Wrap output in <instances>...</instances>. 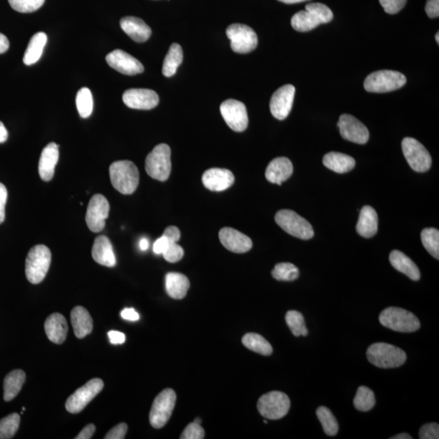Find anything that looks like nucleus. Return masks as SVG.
Returning <instances> with one entry per match:
<instances>
[{
	"label": "nucleus",
	"instance_id": "1",
	"mask_svg": "<svg viewBox=\"0 0 439 439\" xmlns=\"http://www.w3.org/2000/svg\"><path fill=\"white\" fill-rule=\"evenodd\" d=\"M109 174L113 187L123 195H131L140 183V172L131 160L115 161L110 165Z\"/></svg>",
	"mask_w": 439,
	"mask_h": 439
},
{
	"label": "nucleus",
	"instance_id": "2",
	"mask_svg": "<svg viewBox=\"0 0 439 439\" xmlns=\"http://www.w3.org/2000/svg\"><path fill=\"white\" fill-rule=\"evenodd\" d=\"M52 253L45 245H36L28 253L26 260V275L32 284H39L49 270Z\"/></svg>",
	"mask_w": 439,
	"mask_h": 439
},
{
	"label": "nucleus",
	"instance_id": "3",
	"mask_svg": "<svg viewBox=\"0 0 439 439\" xmlns=\"http://www.w3.org/2000/svg\"><path fill=\"white\" fill-rule=\"evenodd\" d=\"M368 362L377 368H393L403 365L407 359L404 351L384 343L373 344L367 350Z\"/></svg>",
	"mask_w": 439,
	"mask_h": 439
},
{
	"label": "nucleus",
	"instance_id": "4",
	"mask_svg": "<svg viewBox=\"0 0 439 439\" xmlns=\"http://www.w3.org/2000/svg\"><path fill=\"white\" fill-rule=\"evenodd\" d=\"M379 321L388 329L401 333H413L420 327L418 318L413 312L396 307L384 309L379 316Z\"/></svg>",
	"mask_w": 439,
	"mask_h": 439
},
{
	"label": "nucleus",
	"instance_id": "5",
	"mask_svg": "<svg viewBox=\"0 0 439 439\" xmlns=\"http://www.w3.org/2000/svg\"><path fill=\"white\" fill-rule=\"evenodd\" d=\"M145 169L151 178L160 182L167 181L172 169L169 146L161 143L155 147L147 156Z\"/></svg>",
	"mask_w": 439,
	"mask_h": 439
},
{
	"label": "nucleus",
	"instance_id": "6",
	"mask_svg": "<svg viewBox=\"0 0 439 439\" xmlns=\"http://www.w3.org/2000/svg\"><path fill=\"white\" fill-rule=\"evenodd\" d=\"M407 82V78L400 72L380 71L371 73L364 82V89L371 93H386L400 89Z\"/></svg>",
	"mask_w": 439,
	"mask_h": 439
},
{
	"label": "nucleus",
	"instance_id": "7",
	"mask_svg": "<svg viewBox=\"0 0 439 439\" xmlns=\"http://www.w3.org/2000/svg\"><path fill=\"white\" fill-rule=\"evenodd\" d=\"M275 221L285 232L295 238L308 240L314 236L312 225L294 211L284 209L277 212Z\"/></svg>",
	"mask_w": 439,
	"mask_h": 439
},
{
	"label": "nucleus",
	"instance_id": "8",
	"mask_svg": "<svg viewBox=\"0 0 439 439\" xmlns=\"http://www.w3.org/2000/svg\"><path fill=\"white\" fill-rule=\"evenodd\" d=\"M290 408L289 397L283 392L271 391L258 400L257 409L262 417L270 420H279L288 413Z\"/></svg>",
	"mask_w": 439,
	"mask_h": 439
},
{
	"label": "nucleus",
	"instance_id": "9",
	"mask_svg": "<svg viewBox=\"0 0 439 439\" xmlns=\"http://www.w3.org/2000/svg\"><path fill=\"white\" fill-rule=\"evenodd\" d=\"M402 150L410 167L415 172L424 173L431 169L432 159L429 152L415 138H404L402 141Z\"/></svg>",
	"mask_w": 439,
	"mask_h": 439
},
{
	"label": "nucleus",
	"instance_id": "10",
	"mask_svg": "<svg viewBox=\"0 0 439 439\" xmlns=\"http://www.w3.org/2000/svg\"><path fill=\"white\" fill-rule=\"evenodd\" d=\"M226 35L230 40V47L234 53L247 54L255 50L258 37L255 31L246 25L233 24L226 29Z\"/></svg>",
	"mask_w": 439,
	"mask_h": 439
},
{
	"label": "nucleus",
	"instance_id": "11",
	"mask_svg": "<svg viewBox=\"0 0 439 439\" xmlns=\"http://www.w3.org/2000/svg\"><path fill=\"white\" fill-rule=\"evenodd\" d=\"M176 399L177 397L175 391L169 388L156 397L149 415L152 427L160 429L165 426L173 413Z\"/></svg>",
	"mask_w": 439,
	"mask_h": 439
},
{
	"label": "nucleus",
	"instance_id": "12",
	"mask_svg": "<svg viewBox=\"0 0 439 439\" xmlns=\"http://www.w3.org/2000/svg\"><path fill=\"white\" fill-rule=\"evenodd\" d=\"M104 388V382L100 378L91 379V381L77 389L68 397L66 408L68 413L77 414L82 412L88 404L99 395Z\"/></svg>",
	"mask_w": 439,
	"mask_h": 439
},
{
	"label": "nucleus",
	"instance_id": "13",
	"mask_svg": "<svg viewBox=\"0 0 439 439\" xmlns=\"http://www.w3.org/2000/svg\"><path fill=\"white\" fill-rule=\"evenodd\" d=\"M221 113L231 129L235 132H243L248 126V115L246 106L242 102L227 100L221 104Z\"/></svg>",
	"mask_w": 439,
	"mask_h": 439
},
{
	"label": "nucleus",
	"instance_id": "14",
	"mask_svg": "<svg viewBox=\"0 0 439 439\" xmlns=\"http://www.w3.org/2000/svg\"><path fill=\"white\" fill-rule=\"evenodd\" d=\"M109 210V203L103 195L98 194L91 198L87 207L86 221L92 232L98 233L104 230Z\"/></svg>",
	"mask_w": 439,
	"mask_h": 439
},
{
	"label": "nucleus",
	"instance_id": "15",
	"mask_svg": "<svg viewBox=\"0 0 439 439\" xmlns=\"http://www.w3.org/2000/svg\"><path fill=\"white\" fill-rule=\"evenodd\" d=\"M338 126L341 136L345 140L358 144H365L368 141V129L353 115H341Z\"/></svg>",
	"mask_w": 439,
	"mask_h": 439
},
{
	"label": "nucleus",
	"instance_id": "16",
	"mask_svg": "<svg viewBox=\"0 0 439 439\" xmlns=\"http://www.w3.org/2000/svg\"><path fill=\"white\" fill-rule=\"evenodd\" d=\"M106 62L110 67L124 75H140L144 71V67L140 61L122 50H115L108 54Z\"/></svg>",
	"mask_w": 439,
	"mask_h": 439
},
{
	"label": "nucleus",
	"instance_id": "17",
	"mask_svg": "<svg viewBox=\"0 0 439 439\" xmlns=\"http://www.w3.org/2000/svg\"><path fill=\"white\" fill-rule=\"evenodd\" d=\"M295 88L292 85H285L277 89L270 100V112L274 117L283 121L288 117L292 109Z\"/></svg>",
	"mask_w": 439,
	"mask_h": 439
},
{
	"label": "nucleus",
	"instance_id": "18",
	"mask_svg": "<svg viewBox=\"0 0 439 439\" xmlns=\"http://www.w3.org/2000/svg\"><path fill=\"white\" fill-rule=\"evenodd\" d=\"M124 104L129 109L151 110L159 104L156 92L149 89H129L124 92Z\"/></svg>",
	"mask_w": 439,
	"mask_h": 439
},
{
	"label": "nucleus",
	"instance_id": "19",
	"mask_svg": "<svg viewBox=\"0 0 439 439\" xmlns=\"http://www.w3.org/2000/svg\"><path fill=\"white\" fill-rule=\"evenodd\" d=\"M221 244L234 253H245L251 250L252 241L247 235L233 228L225 227L219 232Z\"/></svg>",
	"mask_w": 439,
	"mask_h": 439
},
{
	"label": "nucleus",
	"instance_id": "20",
	"mask_svg": "<svg viewBox=\"0 0 439 439\" xmlns=\"http://www.w3.org/2000/svg\"><path fill=\"white\" fill-rule=\"evenodd\" d=\"M202 182L212 192H224L233 186L234 176L229 169L212 168L203 174Z\"/></svg>",
	"mask_w": 439,
	"mask_h": 439
},
{
	"label": "nucleus",
	"instance_id": "21",
	"mask_svg": "<svg viewBox=\"0 0 439 439\" xmlns=\"http://www.w3.org/2000/svg\"><path fill=\"white\" fill-rule=\"evenodd\" d=\"M59 147L55 142H50L41 151L39 173L40 178L45 182H50L54 177L55 168L59 160Z\"/></svg>",
	"mask_w": 439,
	"mask_h": 439
},
{
	"label": "nucleus",
	"instance_id": "22",
	"mask_svg": "<svg viewBox=\"0 0 439 439\" xmlns=\"http://www.w3.org/2000/svg\"><path fill=\"white\" fill-rule=\"evenodd\" d=\"M293 165L286 157H279L272 160L268 165L265 171V178L271 183L281 186L293 174Z\"/></svg>",
	"mask_w": 439,
	"mask_h": 439
},
{
	"label": "nucleus",
	"instance_id": "23",
	"mask_svg": "<svg viewBox=\"0 0 439 439\" xmlns=\"http://www.w3.org/2000/svg\"><path fill=\"white\" fill-rule=\"evenodd\" d=\"M120 25L124 33L137 43H144L151 35V28L140 18L124 17L120 22Z\"/></svg>",
	"mask_w": 439,
	"mask_h": 439
},
{
	"label": "nucleus",
	"instance_id": "24",
	"mask_svg": "<svg viewBox=\"0 0 439 439\" xmlns=\"http://www.w3.org/2000/svg\"><path fill=\"white\" fill-rule=\"evenodd\" d=\"M44 329L49 340L55 344H63L67 338L68 324L62 314L55 312L49 316L45 321Z\"/></svg>",
	"mask_w": 439,
	"mask_h": 439
},
{
	"label": "nucleus",
	"instance_id": "25",
	"mask_svg": "<svg viewBox=\"0 0 439 439\" xmlns=\"http://www.w3.org/2000/svg\"><path fill=\"white\" fill-rule=\"evenodd\" d=\"M92 257L95 262L106 267L112 268L117 263L113 245L104 235H100L95 239L92 247Z\"/></svg>",
	"mask_w": 439,
	"mask_h": 439
},
{
	"label": "nucleus",
	"instance_id": "26",
	"mask_svg": "<svg viewBox=\"0 0 439 439\" xmlns=\"http://www.w3.org/2000/svg\"><path fill=\"white\" fill-rule=\"evenodd\" d=\"M71 317L73 331L77 339L85 338L91 334L93 330V320L85 308L75 307L71 312Z\"/></svg>",
	"mask_w": 439,
	"mask_h": 439
},
{
	"label": "nucleus",
	"instance_id": "27",
	"mask_svg": "<svg viewBox=\"0 0 439 439\" xmlns=\"http://www.w3.org/2000/svg\"><path fill=\"white\" fill-rule=\"evenodd\" d=\"M377 229L378 216L375 209L371 206L363 207L357 225V233L360 236L369 239L377 234Z\"/></svg>",
	"mask_w": 439,
	"mask_h": 439
},
{
	"label": "nucleus",
	"instance_id": "28",
	"mask_svg": "<svg viewBox=\"0 0 439 439\" xmlns=\"http://www.w3.org/2000/svg\"><path fill=\"white\" fill-rule=\"evenodd\" d=\"M164 236L168 240V246L162 254L165 261L169 263H176L181 261L184 256V250L177 243L181 238V232L176 226H169L166 228Z\"/></svg>",
	"mask_w": 439,
	"mask_h": 439
},
{
	"label": "nucleus",
	"instance_id": "29",
	"mask_svg": "<svg viewBox=\"0 0 439 439\" xmlns=\"http://www.w3.org/2000/svg\"><path fill=\"white\" fill-rule=\"evenodd\" d=\"M390 262L396 270L408 276L410 279L418 281L420 279V270L415 263L400 251H393L390 254Z\"/></svg>",
	"mask_w": 439,
	"mask_h": 439
},
{
	"label": "nucleus",
	"instance_id": "30",
	"mask_svg": "<svg viewBox=\"0 0 439 439\" xmlns=\"http://www.w3.org/2000/svg\"><path fill=\"white\" fill-rule=\"evenodd\" d=\"M323 164L335 173L346 174L354 169L355 160L348 155L332 151L323 157Z\"/></svg>",
	"mask_w": 439,
	"mask_h": 439
},
{
	"label": "nucleus",
	"instance_id": "31",
	"mask_svg": "<svg viewBox=\"0 0 439 439\" xmlns=\"http://www.w3.org/2000/svg\"><path fill=\"white\" fill-rule=\"evenodd\" d=\"M165 288L171 298L182 299L187 294L189 281L186 276L179 272H169L165 277Z\"/></svg>",
	"mask_w": 439,
	"mask_h": 439
},
{
	"label": "nucleus",
	"instance_id": "32",
	"mask_svg": "<svg viewBox=\"0 0 439 439\" xmlns=\"http://www.w3.org/2000/svg\"><path fill=\"white\" fill-rule=\"evenodd\" d=\"M26 382V373L21 369H16L8 374L3 381V399L9 402L19 394Z\"/></svg>",
	"mask_w": 439,
	"mask_h": 439
},
{
	"label": "nucleus",
	"instance_id": "33",
	"mask_svg": "<svg viewBox=\"0 0 439 439\" xmlns=\"http://www.w3.org/2000/svg\"><path fill=\"white\" fill-rule=\"evenodd\" d=\"M47 41L48 36L44 32H39L32 37L23 58L26 66H32L39 62Z\"/></svg>",
	"mask_w": 439,
	"mask_h": 439
},
{
	"label": "nucleus",
	"instance_id": "34",
	"mask_svg": "<svg viewBox=\"0 0 439 439\" xmlns=\"http://www.w3.org/2000/svg\"><path fill=\"white\" fill-rule=\"evenodd\" d=\"M183 52L181 46L173 44L165 58L162 73L165 77H170L175 75L183 62Z\"/></svg>",
	"mask_w": 439,
	"mask_h": 439
},
{
	"label": "nucleus",
	"instance_id": "35",
	"mask_svg": "<svg viewBox=\"0 0 439 439\" xmlns=\"http://www.w3.org/2000/svg\"><path fill=\"white\" fill-rule=\"evenodd\" d=\"M320 25L321 22L315 14L307 10L295 13L291 18V26L299 32L311 31Z\"/></svg>",
	"mask_w": 439,
	"mask_h": 439
},
{
	"label": "nucleus",
	"instance_id": "36",
	"mask_svg": "<svg viewBox=\"0 0 439 439\" xmlns=\"http://www.w3.org/2000/svg\"><path fill=\"white\" fill-rule=\"evenodd\" d=\"M243 344L254 353L263 355H270L272 353L271 344L261 335L248 333L242 339Z\"/></svg>",
	"mask_w": 439,
	"mask_h": 439
},
{
	"label": "nucleus",
	"instance_id": "37",
	"mask_svg": "<svg viewBox=\"0 0 439 439\" xmlns=\"http://www.w3.org/2000/svg\"><path fill=\"white\" fill-rule=\"evenodd\" d=\"M317 415L321 423L323 431L329 436H335L339 432V423L334 414L326 407H319Z\"/></svg>",
	"mask_w": 439,
	"mask_h": 439
},
{
	"label": "nucleus",
	"instance_id": "38",
	"mask_svg": "<svg viewBox=\"0 0 439 439\" xmlns=\"http://www.w3.org/2000/svg\"><path fill=\"white\" fill-rule=\"evenodd\" d=\"M355 408L362 412L371 411L376 404L375 395L367 386H359L354 398Z\"/></svg>",
	"mask_w": 439,
	"mask_h": 439
},
{
	"label": "nucleus",
	"instance_id": "39",
	"mask_svg": "<svg viewBox=\"0 0 439 439\" xmlns=\"http://www.w3.org/2000/svg\"><path fill=\"white\" fill-rule=\"evenodd\" d=\"M76 104L78 113L82 118H88L93 112L94 101L91 91L83 87L77 92Z\"/></svg>",
	"mask_w": 439,
	"mask_h": 439
},
{
	"label": "nucleus",
	"instance_id": "40",
	"mask_svg": "<svg viewBox=\"0 0 439 439\" xmlns=\"http://www.w3.org/2000/svg\"><path fill=\"white\" fill-rule=\"evenodd\" d=\"M422 242L431 255L439 259V231L436 228H426L422 230Z\"/></svg>",
	"mask_w": 439,
	"mask_h": 439
},
{
	"label": "nucleus",
	"instance_id": "41",
	"mask_svg": "<svg viewBox=\"0 0 439 439\" xmlns=\"http://www.w3.org/2000/svg\"><path fill=\"white\" fill-rule=\"evenodd\" d=\"M21 417L12 413L0 420V439H10L15 436L19 429Z\"/></svg>",
	"mask_w": 439,
	"mask_h": 439
},
{
	"label": "nucleus",
	"instance_id": "42",
	"mask_svg": "<svg viewBox=\"0 0 439 439\" xmlns=\"http://www.w3.org/2000/svg\"><path fill=\"white\" fill-rule=\"evenodd\" d=\"M272 276L277 281H291L298 279L299 270L293 263H279L272 271Z\"/></svg>",
	"mask_w": 439,
	"mask_h": 439
},
{
	"label": "nucleus",
	"instance_id": "43",
	"mask_svg": "<svg viewBox=\"0 0 439 439\" xmlns=\"http://www.w3.org/2000/svg\"><path fill=\"white\" fill-rule=\"evenodd\" d=\"M286 321L295 336L308 335V331L302 313L297 311H289L286 313Z\"/></svg>",
	"mask_w": 439,
	"mask_h": 439
},
{
	"label": "nucleus",
	"instance_id": "44",
	"mask_svg": "<svg viewBox=\"0 0 439 439\" xmlns=\"http://www.w3.org/2000/svg\"><path fill=\"white\" fill-rule=\"evenodd\" d=\"M9 4L17 12H34L44 6L45 0H8Z\"/></svg>",
	"mask_w": 439,
	"mask_h": 439
},
{
	"label": "nucleus",
	"instance_id": "45",
	"mask_svg": "<svg viewBox=\"0 0 439 439\" xmlns=\"http://www.w3.org/2000/svg\"><path fill=\"white\" fill-rule=\"evenodd\" d=\"M305 9H306L307 11L315 14L318 19L321 21V24L329 23L333 20V18H334V14H333L330 8L321 3H308L306 7H305Z\"/></svg>",
	"mask_w": 439,
	"mask_h": 439
},
{
	"label": "nucleus",
	"instance_id": "46",
	"mask_svg": "<svg viewBox=\"0 0 439 439\" xmlns=\"http://www.w3.org/2000/svg\"><path fill=\"white\" fill-rule=\"evenodd\" d=\"M205 429L200 426V424L192 422L184 429V431L180 436L181 439H203L205 438Z\"/></svg>",
	"mask_w": 439,
	"mask_h": 439
},
{
	"label": "nucleus",
	"instance_id": "47",
	"mask_svg": "<svg viewBox=\"0 0 439 439\" xmlns=\"http://www.w3.org/2000/svg\"><path fill=\"white\" fill-rule=\"evenodd\" d=\"M379 2L386 13L396 14L404 8L407 0H379Z\"/></svg>",
	"mask_w": 439,
	"mask_h": 439
},
{
	"label": "nucleus",
	"instance_id": "48",
	"mask_svg": "<svg viewBox=\"0 0 439 439\" xmlns=\"http://www.w3.org/2000/svg\"><path fill=\"white\" fill-rule=\"evenodd\" d=\"M420 439H438L439 426L437 423H428L420 428L419 432Z\"/></svg>",
	"mask_w": 439,
	"mask_h": 439
},
{
	"label": "nucleus",
	"instance_id": "49",
	"mask_svg": "<svg viewBox=\"0 0 439 439\" xmlns=\"http://www.w3.org/2000/svg\"><path fill=\"white\" fill-rule=\"evenodd\" d=\"M128 427L126 423H120L106 434L104 439H123L126 437Z\"/></svg>",
	"mask_w": 439,
	"mask_h": 439
},
{
	"label": "nucleus",
	"instance_id": "50",
	"mask_svg": "<svg viewBox=\"0 0 439 439\" xmlns=\"http://www.w3.org/2000/svg\"><path fill=\"white\" fill-rule=\"evenodd\" d=\"M8 200V191L4 185L0 183V224L6 219V205Z\"/></svg>",
	"mask_w": 439,
	"mask_h": 439
},
{
	"label": "nucleus",
	"instance_id": "51",
	"mask_svg": "<svg viewBox=\"0 0 439 439\" xmlns=\"http://www.w3.org/2000/svg\"><path fill=\"white\" fill-rule=\"evenodd\" d=\"M426 12L429 18H437L439 16V0H427Z\"/></svg>",
	"mask_w": 439,
	"mask_h": 439
},
{
	"label": "nucleus",
	"instance_id": "52",
	"mask_svg": "<svg viewBox=\"0 0 439 439\" xmlns=\"http://www.w3.org/2000/svg\"><path fill=\"white\" fill-rule=\"evenodd\" d=\"M109 338L112 344H122L126 342V335L122 332L111 330L109 332Z\"/></svg>",
	"mask_w": 439,
	"mask_h": 439
},
{
	"label": "nucleus",
	"instance_id": "53",
	"mask_svg": "<svg viewBox=\"0 0 439 439\" xmlns=\"http://www.w3.org/2000/svg\"><path fill=\"white\" fill-rule=\"evenodd\" d=\"M168 246V240L166 239L164 235L156 240L153 245V251L157 255H160V254H163L165 251V249L167 248Z\"/></svg>",
	"mask_w": 439,
	"mask_h": 439
},
{
	"label": "nucleus",
	"instance_id": "54",
	"mask_svg": "<svg viewBox=\"0 0 439 439\" xmlns=\"http://www.w3.org/2000/svg\"><path fill=\"white\" fill-rule=\"evenodd\" d=\"M95 432V427L93 424H87L86 427L83 428L82 431L78 433L76 439H90L93 436Z\"/></svg>",
	"mask_w": 439,
	"mask_h": 439
},
{
	"label": "nucleus",
	"instance_id": "55",
	"mask_svg": "<svg viewBox=\"0 0 439 439\" xmlns=\"http://www.w3.org/2000/svg\"><path fill=\"white\" fill-rule=\"evenodd\" d=\"M121 316L127 321H136L140 320V315L133 308H124L121 312Z\"/></svg>",
	"mask_w": 439,
	"mask_h": 439
},
{
	"label": "nucleus",
	"instance_id": "56",
	"mask_svg": "<svg viewBox=\"0 0 439 439\" xmlns=\"http://www.w3.org/2000/svg\"><path fill=\"white\" fill-rule=\"evenodd\" d=\"M9 41L7 37L0 33V54L6 53L9 48Z\"/></svg>",
	"mask_w": 439,
	"mask_h": 439
},
{
	"label": "nucleus",
	"instance_id": "57",
	"mask_svg": "<svg viewBox=\"0 0 439 439\" xmlns=\"http://www.w3.org/2000/svg\"><path fill=\"white\" fill-rule=\"evenodd\" d=\"M8 137V133L3 122H0V143L6 142Z\"/></svg>",
	"mask_w": 439,
	"mask_h": 439
},
{
	"label": "nucleus",
	"instance_id": "58",
	"mask_svg": "<svg viewBox=\"0 0 439 439\" xmlns=\"http://www.w3.org/2000/svg\"><path fill=\"white\" fill-rule=\"evenodd\" d=\"M140 247L142 251H147L149 247V242L147 239H142L140 243Z\"/></svg>",
	"mask_w": 439,
	"mask_h": 439
},
{
	"label": "nucleus",
	"instance_id": "59",
	"mask_svg": "<svg viewBox=\"0 0 439 439\" xmlns=\"http://www.w3.org/2000/svg\"><path fill=\"white\" fill-rule=\"evenodd\" d=\"M279 1L286 3V4H294V3H299L303 2L310 1V0H279Z\"/></svg>",
	"mask_w": 439,
	"mask_h": 439
},
{
	"label": "nucleus",
	"instance_id": "60",
	"mask_svg": "<svg viewBox=\"0 0 439 439\" xmlns=\"http://www.w3.org/2000/svg\"><path fill=\"white\" fill-rule=\"evenodd\" d=\"M413 437L409 433H403L397 434L395 437H392L391 439H412Z\"/></svg>",
	"mask_w": 439,
	"mask_h": 439
},
{
	"label": "nucleus",
	"instance_id": "61",
	"mask_svg": "<svg viewBox=\"0 0 439 439\" xmlns=\"http://www.w3.org/2000/svg\"><path fill=\"white\" fill-rule=\"evenodd\" d=\"M196 422V423H197V424H201V422H202V420H201L200 418H196V419L195 420V422Z\"/></svg>",
	"mask_w": 439,
	"mask_h": 439
},
{
	"label": "nucleus",
	"instance_id": "62",
	"mask_svg": "<svg viewBox=\"0 0 439 439\" xmlns=\"http://www.w3.org/2000/svg\"><path fill=\"white\" fill-rule=\"evenodd\" d=\"M436 39L437 41V44H439V33L438 32V33L436 35Z\"/></svg>",
	"mask_w": 439,
	"mask_h": 439
},
{
	"label": "nucleus",
	"instance_id": "63",
	"mask_svg": "<svg viewBox=\"0 0 439 439\" xmlns=\"http://www.w3.org/2000/svg\"><path fill=\"white\" fill-rule=\"evenodd\" d=\"M263 423H265V424H268L267 420H263Z\"/></svg>",
	"mask_w": 439,
	"mask_h": 439
}]
</instances>
